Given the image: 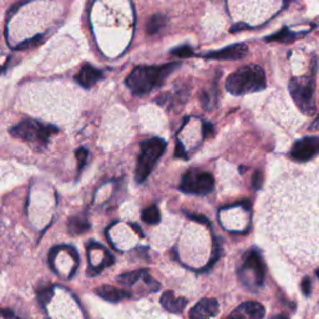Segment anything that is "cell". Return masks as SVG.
I'll return each instance as SVG.
<instances>
[{"mask_svg": "<svg viewBox=\"0 0 319 319\" xmlns=\"http://www.w3.org/2000/svg\"><path fill=\"white\" fill-rule=\"evenodd\" d=\"M181 66V63H169L164 65L137 66L127 76L126 86L136 96H144L158 89L165 80Z\"/></svg>", "mask_w": 319, "mask_h": 319, "instance_id": "6da1fadb", "label": "cell"}, {"mask_svg": "<svg viewBox=\"0 0 319 319\" xmlns=\"http://www.w3.org/2000/svg\"><path fill=\"white\" fill-rule=\"evenodd\" d=\"M266 75L258 65H246L232 72L226 80V89L232 95H246L266 88Z\"/></svg>", "mask_w": 319, "mask_h": 319, "instance_id": "7a4b0ae2", "label": "cell"}, {"mask_svg": "<svg viewBox=\"0 0 319 319\" xmlns=\"http://www.w3.org/2000/svg\"><path fill=\"white\" fill-rule=\"evenodd\" d=\"M166 141L162 138H151L145 140L140 144V155H138L137 164H136L135 180L138 184H142L157 164L158 158L164 155L166 150Z\"/></svg>", "mask_w": 319, "mask_h": 319, "instance_id": "3957f363", "label": "cell"}, {"mask_svg": "<svg viewBox=\"0 0 319 319\" xmlns=\"http://www.w3.org/2000/svg\"><path fill=\"white\" fill-rule=\"evenodd\" d=\"M266 275V266L263 258L257 249H251L243 257L240 267L238 277L241 282L249 289H256L263 284Z\"/></svg>", "mask_w": 319, "mask_h": 319, "instance_id": "277c9868", "label": "cell"}, {"mask_svg": "<svg viewBox=\"0 0 319 319\" xmlns=\"http://www.w3.org/2000/svg\"><path fill=\"white\" fill-rule=\"evenodd\" d=\"M289 92L301 111L307 115L315 114V84L312 77H293L289 81Z\"/></svg>", "mask_w": 319, "mask_h": 319, "instance_id": "5b68a950", "label": "cell"}, {"mask_svg": "<svg viewBox=\"0 0 319 319\" xmlns=\"http://www.w3.org/2000/svg\"><path fill=\"white\" fill-rule=\"evenodd\" d=\"M59 130L53 125L43 124L36 120H23L10 130V133L15 137L29 142H39L45 145L51 136Z\"/></svg>", "mask_w": 319, "mask_h": 319, "instance_id": "8992f818", "label": "cell"}, {"mask_svg": "<svg viewBox=\"0 0 319 319\" xmlns=\"http://www.w3.org/2000/svg\"><path fill=\"white\" fill-rule=\"evenodd\" d=\"M214 180L210 172L201 171L197 169L188 170L182 176L180 190L185 193H192V195H208L213 191Z\"/></svg>", "mask_w": 319, "mask_h": 319, "instance_id": "52a82bcc", "label": "cell"}, {"mask_svg": "<svg viewBox=\"0 0 319 319\" xmlns=\"http://www.w3.org/2000/svg\"><path fill=\"white\" fill-rule=\"evenodd\" d=\"M319 151L318 137H304L293 145L291 156L297 161H308L317 156Z\"/></svg>", "mask_w": 319, "mask_h": 319, "instance_id": "ba28073f", "label": "cell"}, {"mask_svg": "<svg viewBox=\"0 0 319 319\" xmlns=\"http://www.w3.org/2000/svg\"><path fill=\"white\" fill-rule=\"evenodd\" d=\"M248 54V48L245 44H234L221 50L211 51V53L204 55L205 59L213 60H240Z\"/></svg>", "mask_w": 319, "mask_h": 319, "instance_id": "9c48e42d", "label": "cell"}, {"mask_svg": "<svg viewBox=\"0 0 319 319\" xmlns=\"http://www.w3.org/2000/svg\"><path fill=\"white\" fill-rule=\"evenodd\" d=\"M218 302L213 298H205L190 310V319H210L218 313Z\"/></svg>", "mask_w": 319, "mask_h": 319, "instance_id": "30bf717a", "label": "cell"}, {"mask_svg": "<svg viewBox=\"0 0 319 319\" xmlns=\"http://www.w3.org/2000/svg\"><path fill=\"white\" fill-rule=\"evenodd\" d=\"M266 309L258 302H245L233 310L231 317L236 319H262Z\"/></svg>", "mask_w": 319, "mask_h": 319, "instance_id": "8fae6325", "label": "cell"}, {"mask_svg": "<svg viewBox=\"0 0 319 319\" xmlns=\"http://www.w3.org/2000/svg\"><path fill=\"white\" fill-rule=\"evenodd\" d=\"M101 77H103V71L94 68V66L90 65V64H85V65L80 69V71L77 72V75L75 76V80H76V83L80 84L83 88L90 89L92 88Z\"/></svg>", "mask_w": 319, "mask_h": 319, "instance_id": "7c38bea8", "label": "cell"}, {"mask_svg": "<svg viewBox=\"0 0 319 319\" xmlns=\"http://www.w3.org/2000/svg\"><path fill=\"white\" fill-rule=\"evenodd\" d=\"M96 293L98 297H101L107 302H112V303L123 301L125 298H129L131 295V293L125 291V289H120L114 286H107V284L98 287Z\"/></svg>", "mask_w": 319, "mask_h": 319, "instance_id": "4fadbf2b", "label": "cell"}, {"mask_svg": "<svg viewBox=\"0 0 319 319\" xmlns=\"http://www.w3.org/2000/svg\"><path fill=\"white\" fill-rule=\"evenodd\" d=\"M161 304L171 313H181L186 307L187 300L184 297H176L172 291H167L162 294Z\"/></svg>", "mask_w": 319, "mask_h": 319, "instance_id": "5bb4252c", "label": "cell"}, {"mask_svg": "<svg viewBox=\"0 0 319 319\" xmlns=\"http://www.w3.org/2000/svg\"><path fill=\"white\" fill-rule=\"evenodd\" d=\"M167 18L162 14H156V15L151 16L146 23V31L147 34H157L162 29L166 27Z\"/></svg>", "mask_w": 319, "mask_h": 319, "instance_id": "9a60e30c", "label": "cell"}, {"mask_svg": "<svg viewBox=\"0 0 319 319\" xmlns=\"http://www.w3.org/2000/svg\"><path fill=\"white\" fill-rule=\"evenodd\" d=\"M147 273L146 269H138V271H133V272H129V273H124L121 274L120 277L117 278V281L124 286H129L132 287L135 286L138 281L144 280L145 274Z\"/></svg>", "mask_w": 319, "mask_h": 319, "instance_id": "2e32d148", "label": "cell"}, {"mask_svg": "<svg viewBox=\"0 0 319 319\" xmlns=\"http://www.w3.org/2000/svg\"><path fill=\"white\" fill-rule=\"evenodd\" d=\"M69 232L72 234H81L90 228V223L81 217H72L69 220Z\"/></svg>", "mask_w": 319, "mask_h": 319, "instance_id": "e0dca14e", "label": "cell"}, {"mask_svg": "<svg viewBox=\"0 0 319 319\" xmlns=\"http://www.w3.org/2000/svg\"><path fill=\"white\" fill-rule=\"evenodd\" d=\"M302 34H294L292 30H288L287 28H284L283 30H281L280 33H275L273 35L267 36L266 42H292L295 37L301 36Z\"/></svg>", "mask_w": 319, "mask_h": 319, "instance_id": "ac0fdd59", "label": "cell"}, {"mask_svg": "<svg viewBox=\"0 0 319 319\" xmlns=\"http://www.w3.org/2000/svg\"><path fill=\"white\" fill-rule=\"evenodd\" d=\"M141 217H142V220H144L146 223H149V225H155V223H158L160 212H158L157 206L152 205V206H150V207L145 208V210L142 211Z\"/></svg>", "mask_w": 319, "mask_h": 319, "instance_id": "d6986e66", "label": "cell"}, {"mask_svg": "<svg viewBox=\"0 0 319 319\" xmlns=\"http://www.w3.org/2000/svg\"><path fill=\"white\" fill-rule=\"evenodd\" d=\"M43 42V35H36L31 39L25 40V42L20 43V44L16 46V50H28V49H33L35 46L40 45Z\"/></svg>", "mask_w": 319, "mask_h": 319, "instance_id": "ffe728a7", "label": "cell"}, {"mask_svg": "<svg viewBox=\"0 0 319 319\" xmlns=\"http://www.w3.org/2000/svg\"><path fill=\"white\" fill-rule=\"evenodd\" d=\"M171 54L180 57V59H186V57L193 56V55H195L193 49L191 48L190 45H182L178 46V48H175L172 51H171Z\"/></svg>", "mask_w": 319, "mask_h": 319, "instance_id": "44dd1931", "label": "cell"}, {"mask_svg": "<svg viewBox=\"0 0 319 319\" xmlns=\"http://www.w3.org/2000/svg\"><path fill=\"white\" fill-rule=\"evenodd\" d=\"M75 155H76V160H77V170H79V172H81L84 169V166L86 165V161H88L89 151L86 149H84V147H81V149L76 150Z\"/></svg>", "mask_w": 319, "mask_h": 319, "instance_id": "7402d4cb", "label": "cell"}, {"mask_svg": "<svg viewBox=\"0 0 319 319\" xmlns=\"http://www.w3.org/2000/svg\"><path fill=\"white\" fill-rule=\"evenodd\" d=\"M37 297H39L40 303H42L43 306H45V304L51 300V297H53V288L49 287V288L42 289V291L37 292Z\"/></svg>", "mask_w": 319, "mask_h": 319, "instance_id": "603a6c76", "label": "cell"}, {"mask_svg": "<svg viewBox=\"0 0 319 319\" xmlns=\"http://www.w3.org/2000/svg\"><path fill=\"white\" fill-rule=\"evenodd\" d=\"M302 292L304 293V295H310V292H312V281H310L309 277H306L303 281H302Z\"/></svg>", "mask_w": 319, "mask_h": 319, "instance_id": "cb8c5ba5", "label": "cell"}, {"mask_svg": "<svg viewBox=\"0 0 319 319\" xmlns=\"http://www.w3.org/2000/svg\"><path fill=\"white\" fill-rule=\"evenodd\" d=\"M252 184H253V187L256 188V190H260V188L262 187V184H263V175H262V172L257 171V172L254 173V175H253V181H252Z\"/></svg>", "mask_w": 319, "mask_h": 319, "instance_id": "d4e9b609", "label": "cell"}, {"mask_svg": "<svg viewBox=\"0 0 319 319\" xmlns=\"http://www.w3.org/2000/svg\"><path fill=\"white\" fill-rule=\"evenodd\" d=\"M187 217L190 220H193V221L196 222H200L202 223V225H211L210 221H208L207 218H206L205 216H201V214H193V213H187Z\"/></svg>", "mask_w": 319, "mask_h": 319, "instance_id": "484cf974", "label": "cell"}, {"mask_svg": "<svg viewBox=\"0 0 319 319\" xmlns=\"http://www.w3.org/2000/svg\"><path fill=\"white\" fill-rule=\"evenodd\" d=\"M175 156H176V157H180V158H187V153L185 152L184 145H182V142L177 141V144H176Z\"/></svg>", "mask_w": 319, "mask_h": 319, "instance_id": "4316f807", "label": "cell"}, {"mask_svg": "<svg viewBox=\"0 0 319 319\" xmlns=\"http://www.w3.org/2000/svg\"><path fill=\"white\" fill-rule=\"evenodd\" d=\"M0 317H3L4 319H19L15 314H14L13 312H11L10 309H2L0 310Z\"/></svg>", "mask_w": 319, "mask_h": 319, "instance_id": "83f0119b", "label": "cell"}, {"mask_svg": "<svg viewBox=\"0 0 319 319\" xmlns=\"http://www.w3.org/2000/svg\"><path fill=\"white\" fill-rule=\"evenodd\" d=\"M213 133V125L207 123L204 125V136L205 137H208V136H212Z\"/></svg>", "mask_w": 319, "mask_h": 319, "instance_id": "f1b7e54d", "label": "cell"}, {"mask_svg": "<svg viewBox=\"0 0 319 319\" xmlns=\"http://www.w3.org/2000/svg\"><path fill=\"white\" fill-rule=\"evenodd\" d=\"M274 319H289L288 317H287V315H284V314H281V315H278V317H275Z\"/></svg>", "mask_w": 319, "mask_h": 319, "instance_id": "f546056e", "label": "cell"}, {"mask_svg": "<svg viewBox=\"0 0 319 319\" xmlns=\"http://www.w3.org/2000/svg\"><path fill=\"white\" fill-rule=\"evenodd\" d=\"M227 319H236V318H233V317H230V318H227Z\"/></svg>", "mask_w": 319, "mask_h": 319, "instance_id": "4dcf8cb0", "label": "cell"}, {"mask_svg": "<svg viewBox=\"0 0 319 319\" xmlns=\"http://www.w3.org/2000/svg\"><path fill=\"white\" fill-rule=\"evenodd\" d=\"M2 70H3V66H0V71H2Z\"/></svg>", "mask_w": 319, "mask_h": 319, "instance_id": "1f68e13d", "label": "cell"}]
</instances>
